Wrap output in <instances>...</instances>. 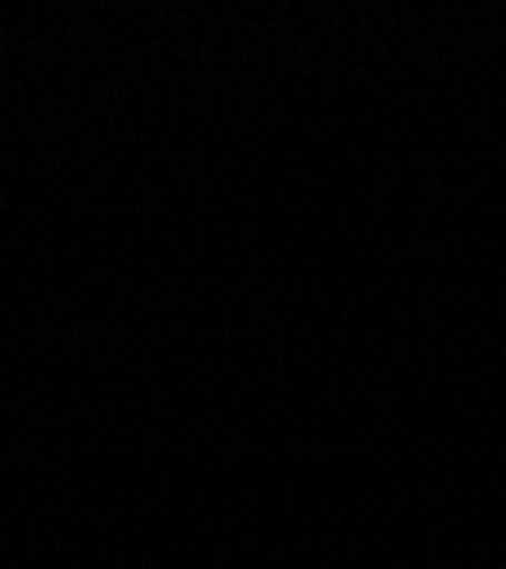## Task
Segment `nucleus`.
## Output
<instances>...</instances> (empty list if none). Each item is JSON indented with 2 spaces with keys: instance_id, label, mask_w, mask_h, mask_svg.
Wrapping results in <instances>:
<instances>
[]
</instances>
